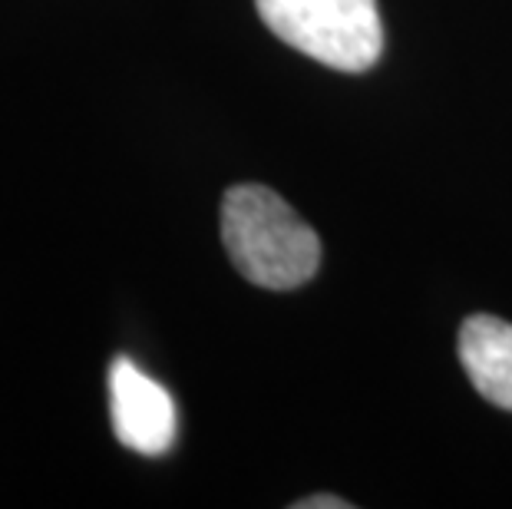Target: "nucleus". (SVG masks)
I'll return each instance as SVG.
<instances>
[{"mask_svg":"<svg viewBox=\"0 0 512 509\" xmlns=\"http://www.w3.org/2000/svg\"><path fill=\"white\" fill-rule=\"evenodd\" d=\"M275 37L341 73H364L384 53L377 0H255Z\"/></svg>","mask_w":512,"mask_h":509,"instance_id":"nucleus-2","label":"nucleus"},{"mask_svg":"<svg viewBox=\"0 0 512 509\" xmlns=\"http://www.w3.org/2000/svg\"><path fill=\"white\" fill-rule=\"evenodd\" d=\"M298 509H347L351 503H344V500H334V496H318V500H301V503H294Z\"/></svg>","mask_w":512,"mask_h":509,"instance_id":"nucleus-5","label":"nucleus"},{"mask_svg":"<svg viewBox=\"0 0 512 509\" xmlns=\"http://www.w3.org/2000/svg\"><path fill=\"white\" fill-rule=\"evenodd\" d=\"M110 414L119 443L143 457H162L176 440L172 394L129 357L110 364Z\"/></svg>","mask_w":512,"mask_h":509,"instance_id":"nucleus-3","label":"nucleus"},{"mask_svg":"<svg viewBox=\"0 0 512 509\" xmlns=\"http://www.w3.org/2000/svg\"><path fill=\"white\" fill-rule=\"evenodd\" d=\"M222 242L242 278L268 291L308 285L321 265L318 232L275 189L255 182L225 192Z\"/></svg>","mask_w":512,"mask_h":509,"instance_id":"nucleus-1","label":"nucleus"},{"mask_svg":"<svg viewBox=\"0 0 512 509\" xmlns=\"http://www.w3.org/2000/svg\"><path fill=\"white\" fill-rule=\"evenodd\" d=\"M456 351L476 394L512 410V324L493 314H473L463 321Z\"/></svg>","mask_w":512,"mask_h":509,"instance_id":"nucleus-4","label":"nucleus"}]
</instances>
